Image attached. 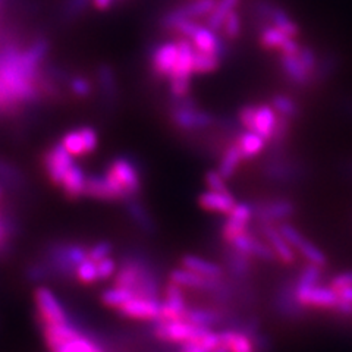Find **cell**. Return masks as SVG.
<instances>
[{
    "instance_id": "obj_1",
    "label": "cell",
    "mask_w": 352,
    "mask_h": 352,
    "mask_svg": "<svg viewBox=\"0 0 352 352\" xmlns=\"http://www.w3.org/2000/svg\"><path fill=\"white\" fill-rule=\"evenodd\" d=\"M115 285L131 289L135 296L162 300V283L157 272L154 270L148 258L140 254L126 256L118 266L115 273Z\"/></svg>"
},
{
    "instance_id": "obj_2",
    "label": "cell",
    "mask_w": 352,
    "mask_h": 352,
    "mask_svg": "<svg viewBox=\"0 0 352 352\" xmlns=\"http://www.w3.org/2000/svg\"><path fill=\"white\" fill-rule=\"evenodd\" d=\"M170 122L182 132H198L216 125V118L210 112L200 109L191 96L172 97L169 106Z\"/></svg>"
},
{
    "instance_id": "obj_3",
    "label": "cell",
    "mask_w": 352,
    "mask_h": 352,
    "mask_svg": "<svg viewBox=\"0 0 352 352\" xmlns=\"http://www.w3.org/2000/svg\"><path fill=\"white\" fill-rule=\"evenodd\" d=\"M104 173L118 186L119 191L124 194L125 201L129 198L140 197L142 179L140 166L134 159H131L129 156H118L107 164Z\"/></svg>"
},
{
    "instance_id": "obj_4",
    "label": "cell",
    "mask_w": 352,
    "mask_h": 352,
    "mask_svg": "<svg viewBox=\"0 0 352 352\" xmlns=\"http://www.w3.org/2000/svg\"><path fill=\"white\" fill-rule=\"evenodd\" d=\"M238 120L242 129L252 131L267 142L278 124V113L272 104H245L238 110Z\"/></svg>"
},
{
    "instance_id": "obj_5",
    "label": "cell",
    "mask_w": 352,
    "mask_h": 352,
    "mask_svg": "<svg viewBox=\"0 0 352 352\" xmlns=\"http://www.w3.org/2000/svg\"><path fill=\"white\" fill-rule=\"evenodd\" d=\"M207 330L208 329L195 326L186 320H175V322L157 320V322H153V326H151V333L154 339L162 340V342H166V344H176V345H184V344H191V342L198 344Z\"/></svg>"
},
{
    "instance_id": "obj_6",
    "label": "cell",
    "mask_w": 352,
    "mask_h": 352,
    "mask_svg": "<svg viewBox=\"0 0 352 352\" xmlns=\"http://www.w3.org/2000/svg\"><path fill=\"white\" fill-rule=\"evenodd\" d=\"M36 314L40 324H59L71 322L63 302L49 286H37L34 291Z\"/></svg>"
},
{
    "instance_id": "obj_7",
    "label": "cell",
    "mask_w": 352,
    "mask_h": 352,
    "mask_svg": "<svg viewBox=\"0 0 352 352\" xmlns=\"http://www.w3.org/2000/svg\"><path fill=\"white\" fill-rule=\"evenodd\" d=\"M295 285V282H294ZM295 295L298 302L305 310H320L335 311L340 301V296L335 288L330 285H314V286H295Z\"/></svg>"
},
{
    "instance_id": "obj_8",
    "label": "cell",
    "mask_w": 352,
    "mask_h": 352,
    "mask_svg": "<svg viewBox=\"0 0 352 352\" xmlns=\"http://www.w3.org/2000/svg\"><path fill=\"white\" fill-rule=\"evenodd\" d=\"M254 207V219L258 223H274L289 222L296 213V204L285 197L266 198L252 203Z\"/></svg>"
},
{
    "instance_id": "obj_9",
    "label": "cell",
    "mask_w": 352,
    "mask_h": 352,
    "mask_svg": "<svg viewBox=\"0 0 352 352\" xmlns=\"http://www.w3.org/2000/svg\"><path fill=\"white\" fill-rule=\"evenodd\" d=\"M282 235L289 242L291 247L295 250L298 256H301L307 263L316 264L323 269L327 267V257L324 252L318 248L313 241L305 238L298 228H295L289 222H282L278 225Z\"/></svg>"
},
{
    "instance_id": "obj_10",
    "label": "cell",
    "mask_w": 352,
    "mask_h": 352,
    "mask_svg": "<svg viewBox=\"0 0 352 352\" xmlns=\"http://www.w3.org/2000/svg\"><path fill=\"white\" fill-rule=\"evenodd\" d=\"M261 172L267 179L276 184H294L304 176L301 164L282 156V151L273 153V156L263 164Z\"/></svg>"
},
{
    "instance_id": "obj_11",
    "label": "cell",
    "mask_w": 352,
    "mask_h": 352,
    "mask_svg": "<svg viewBox=\"0 0 352 352\" xmlns=\"http://www.w3.org/2000/svg\"><path fill=\"white\" fill-rule=\"evenodd\" d=\"M228 245L242 252V254L251 257L252 260H258L264 263L278 261L272 247L269 245V242L261 235L252 232L251 229H248L247 232H244L242 235L236 236L232 242H229Z\"/></svg>"
},
{
    "instance_id": "obj_12",
    "label": "cell",
    "mask_w": 352,
    "mask_h": 352,
    "mask_svg": "<svg viewBox=\"0 0 352 352\" xmlns=\"http://www.w3.org/2000/svg\"><path fill=\"white\" fill-rule=\"evenodd\" d=\"M74 163L75 157L62 146V142H56V144L50 146L43 156L44 172H46L49 181L58 186L66 172L74 166Z\"/></svg>"
},
{
    "instance_id": "obj_13",
    "label": "cell",
    "mask_w": 352,
    "mask_h": 352,
    "mask_svg": "<svg viewBox=\"0 0 352 352\" xmlns=\"http://www.w3.org/2000/svg\"><path fill=\"white\" fill-rule=\"evenodd\" d=\"M162 300L144 298V296H132L122 307L118 308V313L132 320L142 322H157L160 318Z\"/></svg>"
},
{
    "instance_id": "obj_14",
    "label": "cell",
    "mask_w": 352,
    "mask_h": 352,
    "mask_svg": "<svg viewBox=\"0 0 352 352\" xmlns=\"http://www.w3.org/2000/svg\"><path fill=\"white\" fill-rule=\"evenodd\" d=\"M258 232L269 242V245L272 247L278 261L285 264V266H292L296 260V252L291 247L289 242L286 241V238L282 235L278 225L258 223Z\"/></svg>"
},
{
    "instance_id": "obj_15",
    "label": "cell",
    "mask_w": 352,
    "mask_h": 352,
    "mask_svg": "<svg viewBox=\"0 0 352 352\" xmlns=\"http://www.w3.org/2000/svg\"><path fill=\"white\" fill-rule=\"evenodd\" d=\"M273 305L279 316L289 318V320H300L307 314L305 308L296 300L294 282H285L279 286V289L274 294Z\"/></svg>"
},
{
    "instance_id": "obj_16",
    "label": "cell",
    "mask_w": 352,
    "mask_h": 352,
    "mask_svg": "<svg viewBox=\"0 0 352 352\" xmlns=\"http://www.w3.org/2000/svg\"><path fill=\"white\" fill-rule=\"evenodd\" d=\"M258 40L264 49L276 50L283 54H296L301 49V44L296 40V37L285 34L283 31L272 24L260 30Z\"/></svg>"
},
{
    "instance_id": "obj_17",
    "label": "cell",
    "mask_w": 352,
    "mask_h": 352,
    "mask_svg": "<svg viewBox=\"0 0 352 352\" xmlns=\"http://www.w3.org/2000/svg\"><path fill=\"white\" fill-rule=\"evenodd\" d=\"M279 68L285 80L296 88H307L313 84V74L305 68L298 54L279 53Z\"/></svg>"
},
{
    "instance_id": "obj_18",
    "label": "cell",
    "mask_w": 352,
    "mask_h": 352,
    "mask_svg": "<svg viewBox=\"0 0 352 352\" xmlns=\"http://www.w3.org/2000/svg\"><path fill=\"white\" fill-rule=\"evenodd\" d=\"M191 43L194 44L195 50L206 52V53H213L220 59H225L229 53V46H228V40L220 34V32L213 31L212 28H208L206 24L198 27L195 31V34L191 38Z\"/></svg>"
},
{
    "instance_id": "obj_19",
    "label": "cell",
    "mask_w": 352,
    "mask_h": 352,
    "mask_svg": "<svg viewBox=\"0 0 352 352\" xmlns=\"http://www.w3.org/2000/svg\"><path fill=\"white\" fill-rule=\"evenodd\" d=\"M176 58H178V43L176 41H164L153 47L150 63L153 74L159 78H169L172 74Z\"/></svg>"
},
{
    "instance_id": "obj_20",
    "label": "cell",
    "mask_w": 352,
    "mask_h": 352,
    "mask_svg": "<svg viewBox=\"0 0 352 352\" xmlns=\"http://www.w3.org/2000/svg\"><path fill=\"white\" fill-rule=\"evenodd\" d=\"M85 197L100 201H125L124 194L107 178V175H87Z\"/></svg>"
},
{
    "instance_id": "obj_21",
    "label": "cell",
    "mask_w": 352,
    "mask_h": 352,
    "mask_svg": "<svg viewBox=\"0 0 352 352\" xmlns=\"http://www.w3.org/2000/svg\"><path fill=\"white\" fill-rule=\"evenodd\" d=\"M223 261H225V270L229 272L235 282H247V279L252 273V260L251 257L242 254L230 245L225 244L223 247Z\"/></svg>"
},
{
    "instance_id": "obj_22",
    "label": "cell",
    "mask_w": 352,
    "mask_h": 352,
    "mask_svg": "<svg viewBox=\"0 0 352 352\" xmlns=\"http://www.w3.org/2000/svg\"><path fill=\"white\" fill-rule=\"evenodd\" d=\"M235 197L230 191H212L208 190L198 197V204L206 212L217 213V214H229L232 208L236 206Z\"/></svg>"
},
{
    "instance_id": "obj_23",
    "label": "cell",
    "mask_w": 352,
    "mask_h": 352,
    "mask_svg": "<svg viewBox=\"0 0 352 352\" xmlns=\"http://www.w3.org/2000/svg\"><path fill=\"white\" fill-rule=\"evenodd\" d=\"M176 43H178V58H176L175 68L169 75V78L191 80L194 75V54H195L194 44L191 43V40L184 38V37L176 40Z\"/></svg>"
},
{
    "instance_id": "obj_24",
    "label": "cell",
    "mask_w": 352,
    "mask_h": 352,
    "mask_svg": "<svg viewBox=\"0 0 352 352\" xmlns=\"http://www.w3.org/2000/svg\"><path fill=\"white\" fill-rule=\"evenodd\" d=\"M85 184H87L85 170L80 166V164L74 163V166L66 172V175L62 178L59 186L69 200H78V198L85 197Z\"/></svg>"
},
{
    "instance_id": "obj_25",
    "label": "cell",
    "mask_w": 352,
    "mask_h": 352,
    "mask_svg": "<svg viewBox=\"0 0 352 352\" xmlns=\"http://www.w3.org/2000/svg\"><path fill=\"white\" fill-rule=\"evenodd\" d=\"M220 342L228 346L229 352H256V344L252 338L239 329L226 327L219 332Z\"/></svg>"
},
{
    "instance_id": "obj_26",
    "label": "cell",
    "mask_w": 352,
    "mask_h": 352,
    "mask_svg": "<svg viewBox=\"0 0 352 352\" xmlns=\"http://www.w3.org/2000/svg\"><path fill=\"white\" fill-rule=\"evenodd\" d=\"M125 206L131 220L142 230V232L147 235L156 234V222H154V219L147 210V207L140 201V197L129 198V200L125 201Z\"/></svg>"
},
{
    "instance_id": "obj_27",
    "label": "cell",
    "mask_w": 352,
    "mask_h": 352,
    "mask_svg": "<svg viewBox=\"0 0 352 352\" xmlns=\"http://www.w3.org/2000/svg\"><path fill=\"white\" fill-rule=\"evenodd\" d=\"M181 266L188 269V270H192L198 274H203V276H207V278H225L226 276L225 267H222L220 264H217L214 261L203 258L200 256L185 254L181 258Z\"/></svg>"
},
{
    "instance_id": "obj_28",
    "label": "cell",
    "mask_w": 352,
    "mask_h": 352,
    "mask_svg": "<svg viewBox=\"0 0 352 352\" xmlns=\"http://www.w3.org/2000/svg\"><path fill=\"white\" fill-rule=\"evenodd\" d=\"M235 142L244 160H252L258 157L267 146V141L261 135L247 129L239 132L235 138Z\"/></svg>"
},
{
    "instance_id": "obj_29",
    "label": "cell",
    "mask_w": 352,
    "mask_h": 352,
    "mask_svg": "<svg viewBox=\"0 0 352 352\" xmlns=\"http://www.w3.org/2000/svg\"><path fill=\"white\" fill-rule=\"evenodd\" d=\"M242 162H244V157H242V154L236 146L235 140L228 144L222 153H220V159H219V166L217 170L219 173L223 176L225 179H230L234 178L235 173L238 172V169L241 168Z\"/></svg>"
},
{
    "instance_id": "obj_30",
    "label": "cell",
    "mask_w": 352,
    "mask_h": 352,
    "mask_svg": "<svg viewBox=\"0 0 352 352\" xmlns=\"http://www.w3.org/2000/svg\"><path fill=\"white\" fill-rule=\"evenodd\" d=\"M97 85L107 104H115L118 100L116 74L109 65H100L97 69Z\"/></svg>"
},
{
    "instance_id": "obj_31",
    "label": "cell",
    "mask_w": 352,
    "mask_h": 352,
    "mask_svg": "<svg viewBox=\"0 0 352 352\" xmlns=\"http://www.w3.org/2000/svg\"><path fill=\"white\" fill-rule=\"evenodd\" d=\"M56 349H62L63 352H106L102 342H98L94 336L85 333L84 330H80L78 335H75L71 340Z\"/></svg>"
},
{
    "instance_id": "obj_32",
    "label": "cell",
    "mask_w": 352,
    "mask_h": 352,
    "mask_svg": "<svg viewBox=\"0 0 352 352\" xmlns=\"http://www.w3.org/2000/svg\"><path fill=\"white\" fill-rule=\"evenodd\" d=\"M269 24L274 25L283 31L285 34L291 37H298L300 36V27L296 24V21L289 15L288 10H285L279 5H272L270 8V15H269Z\"/></svg>"
},
{
    "instance_id": "obj_33",
    "label": "cell",
    "mask_w": 352,
    "mask_h": 352,
    "mask_svg": "<svg viewBox=\"0 0 352 352\" xmlns=\"http://www.w3.org/2000/svg\"><path fill=\"white\" fill-rule=\"evenodd\" d=\"M239 3L241 0H216V5L212 10V14L204 19V24L216 32H222L225 18L228 16L230 10L236 9Z\"/></svg>"
},
{
    "instance_id": "obj_34",
    "label": "cell",
    "mask_w": 352,
    "mask_h": 352,
    "mask_svg": "<svg viewBox=\"0 0 352 352\" xmlns=\"http://www.w3.org/2000/svg\"><path fill=\"white\" fill-rule=\"evenodd\" d=\"M272 107L276 110V113L288 119H296L300 116V106L295 102V98L288 94H274L270 100Z\"/></svg>"
},
{
    "instance_id": "obj_35",
    "label": "cell",
    "mask_w": 352,
    "mask_h": 352,
    "mask_svg": "<svg viewBox=\"0 0 352 352\" xmlns=\"http://www.w3.org/2000/svg\"><path fill=\"white\" fill-rule=\"evenodd\" d=\"M132 296H135V294L132 292L131 289L124 288V286L113 285L112 288H107L102 292L100 300L106 307L115 308V310H118L119 307H122L126 301H129Z\"/></svg>"
},
{
    "instance_id": "obj_36",
    "label": "cell",
    "mask_w": 352,
    "mask_h": 352,
    "mask_svg": "<svg viewBox=\"0 0 352 352\" xmlns=\"http://www.w3.org/2000/svg\"><path fill=\"white\" fill-rule=\"evenodd\" d=\"M220 65H222V59L213 53H206L195 50L194 54V75H207L216 72Z\"/></svg>"
},
{
    "instance_id": "obj_37",
    "label": "cell",
    "mask_w": 352,
    "mask_h": 352,
    "mask_svg": "<svg viewBox=\"0 0 352 352\" xmlns=\"http://www.w3.org/2000/svg\"><path fill=\"white\" fill-rule=\"evenodd\" d=\"M62 146L68 150L69 154H72L74 157H81L87 156V147H85V141L81 128L78 129H72L62 137Z\"/></svg>"
},
{
    "instance_id": "obj_38",
    "label": "cell",
    "mask_w": 352,
    "mask_h": 352,
    "mask_svg": "<svg viewBox=\"0 0 352 352\" xmlns=\"http://www.w3.org/2000/svg\"><path fill=\"white\" fill-rule=\"evenodd\" d=\"M216 5V0H191L188 3H184L182 10L185 16L188 19H206L212 14V10Z\"/></svg>"
},
{
    "instance_id": "obj_39",
    "label": "cell",
    "mask_w": 352,
    "mask_h": 352,
    "mask_svg": "<svg viewBox=\"0 0 352 352\" xmlns=\"http://www.w3.org/2000/svg\"><path fill=\"white\" fill-rule=\"evenodd\" d=\"M250 223L242 222V220H238L232 216H226L225 222L220 226V235H222L225 244H229V242H232L236 236L247 232Z\"/></svg>"
},
{
    "instance_id": "obj_40",
    "label": "cell",
    "mask_w": 352,
    "mask_h": 352,
    "mask_svg": "<svg viewBox=\"0 0 352 352\" xmlns=\"http://www.w3.org/2000/svg\"><path fill=\"white\" fill-rule=\"evenodd\" d=\"M338 69V58L335 54L326 53L317 62V68L314 72V85L318 82L327 81L330 76H332Z\"/></svg>"
},
{
    "instance_id": "obj_41",
    "label": "cell",
    "mask_w": 352,
    "mask_h": 352,
    "mask_svg": "<svg viewBox=\"0 0 352 352\" xmlns=\"http://www.w3.org/2000/svg\"><path fill=\"white\" fill-rule=\"evenodd\" d=\"M74 280L80 282L82 285H93V283L98 282L97 263L88 257L84 261H81L75 269Z\"/></svg>"
},
{
    "instance_id": "obj_42",
    "label": "cell",
    "mask_w": 352,
    "mask_h": 352,
    "mask_svg": "<svg viewBox=\"0 0 352 352\" xmlns=\"http://www.w3.org/2000/svg\"><path fill=\"white\" fill-rule=\"evenodd\" d=\"M5 191H6L5 185L0 184V251H2L5 247H8L10 238H12V230H14L12 217L2 210Z\"/></svg>"
},
{
    "instance_id": "obj_43",
    "label": "cell",
    "mask_w": 352,
    "mask_h": 352,
    "mask_svg": "<svg viewBox=\"0 0 352 352\" xmlns=\"http://www.w3.org/2000/svg\"><path fill=\"white\" fill-rule=\"evenodd\" d=\"M241 32H242V19L238 10L234 9L230 10L228 16L225 18L222 32H220V34H222L228 41H234L239 38Z\"/></svg>"
},
{
    "instance_id": "obj_44",
    "label": "cell",
    "mask_w": 352,
    "mask_h": 352,
    "mask_svg": "<svg viewBox=\"0 0 352 352\" xmlns=\"http://www.w3.org/2000/svg\"><path fill=\"white\" fill-rule=\"evenodd\" d=\"M68 87H69L71 93L75 97H78V98L90 97L93 94V91H94L93 82L88 80V78H85V76H80V75H76V76H72V78H69L68 80Z\"/></svg>"
},
{
    "instance_id": "obj_45",
    "label": "cell",
    "mask_w": 352,
    "mask_h": 352,
    "mask_svg": "<svg viewBox=\"0 0 352 352\" xmlns=\"http://www.w3.org/2000/svg\"><path fill=\"white\" fill-rule=\"evenodd\" d=\"M22 181L19 170L9 162L0 159V184L2 185H18Z\"/></svg>"
},
{
    "instance_id": "obj_46",
    "label": "cell",
    "mask_w": 352,
    "mask_h": 352,
    "mask_svg": "<svg viewBox=\"0 0 352 352\" xmlns=\"http://www.w3.org/2000/svg\"><path fill=\"white\" fill-rule=\"evenodd\" d=\"M113 252V245L107 241H98L91 247L87 248V257L94 261H100L106 257H110Z\"/></svg>"
},
{
    "instance_id": "obj_47",
    "label": "cell",
    "mask_w": 352,
    "mask_h": 352,
    "mask_svg": "<svg viewBox=\"0 0 352 352\" xmlns=\"http://www.w3.org/2000/svg\"><path fill=\"white\" fill-rule=\"evenodd\" d=\"M97 263V273H98V282L102 280H107L112 276H115V273L118 270V261L110 256V257H106L100 261H96Z\"/></svg>"
},
{
    "instance_id": "obj_48",
    "label": "cell",
    "mask_w": 352,
    "mask_h": 352,
    "mask_svg": "<svg viewBox=\"0 0 352 352\" xmlns=\"http://www.w3.org/2000/svg\"><path fill=\"white\" fill-rule=\"evenodd\" d=\"M90 3H93L91 0H66L63 6V15L68 19L78 18Z\"/></svg>"
},
{
    "instance_id": "obj_49",
    "label": "cell",
    "mask_w": 352,
    "mask_h": 352,
    "mask_svg": "<svg viewBox=\"0 0 352 352\" xmlns=\"http://www.w3.org/2000/svg\"><path fill=\"white\" fill-rule=\"evenodd\" d=\"M206 185L208 190L212 191H229V185H228V179H225L222 175L219 173V170H208L206 173Z\"/></svg>"
},
{
    "instance_id": "obj_50",
    "label": "cell",
    "mask_w": 352,
    "mask_h": 352,
    "mask_svg": "<svg viewBox=\"0 0 352 352\" xmlns=\"http://www.w3.org/2000/svg\"><path fill=\"white\" fill-rule=\"evenodd\" d=\"M170 97H185L191 93V80L188 78H169Z\"/></svg>"
},
{
    "instance_id": "obj_51",
    "label": "cell",
    "mask_w": 352,
    "mask_h": 352,
    "mask_svg": "<svg viewBox=\"0 0 352 352\" xmlns=\"http://www.w3.org/2000/svg\"><path fill=\"white\" fill-rule=\"evenodd\" d=\"M296 54H298L300 59L305 65V68L313 74V84H314V72H316L317 62H318L316 50L313 47H310V46H301L300 52L296 53Z\"/></svg>"
},
{
    "instance_id": "obj_52",
    "label": "cell",
    "mask_w": 352,
    "mask_h": 352,
    "mask_svg": "<svg viewBox=\"0 0 352 352\" xmlns=\"http://www.w3.org/2000/svg\"><path fill=\"white\" fill-rule=\"evenodd\" d=\"M329 285L332 286V288H335L336 291L342 289V288H348V286H352V270L338 273L336 276L330 279Z\"/></svg>"
},
{
    "instance_id": "obj_53",
    "label": "cell",
    "mask_w": 352,
    "mask_h": 352,
    "mask_svg": "<svg viewBox=\"0 0 352 352\" xmlns=\"http://www.w3.org/2000/svg\"><path fill=\"white\" fill-rule=\"evenodd\" d=\"M181 352H208V351H206L200 344L191 342V344L181 345Z\"/></svg>"
},
{
    "instance_id": "obj_54",
    "label": "cell",
    "mask_w": 352,
    "mask_h": 352,
    "mask_svg": "<svg viewBox=\"0 0 352 352\" xmlns=\"http://www.w3.org/2000/svg\"><path fill=\"white\" fill-rule=\"evenodd\" d=\"M91 2H93L96 9L106 10V9H109L110 6H112L116 2V0H91Z\"/></svg>"
},
{
    "instance_id": "obj_55",
    "label": "cell",
    "mask_w": 352,
    "mask_h": 352,
    "mask_svg": "<svg viewBox=\"0 0 352 352\" xmlns=\"http://www.w3.org/2000/svg\"><path fill=\"white\" fill-rule=\"evenodd\" d=\"M208 352H229V349H228V346H226V345L220 344V345H217L216 348H213L212 351H208Z\"/></svg>"
},
{
    "instance_id": "obj_56",
    "label": "cell",
    "mask_w": 352,
    "mask_h": 352,
    "mask_svg": "<svg viewBox=\"0 0 352 352\" xmlns=\"http://www.w3.org/2000/svg\"><path fill=\"white\" fill-rule=\"evenodd\" d=\"M348 175L352 178V162H351V164H348Z\"/></svg>"
},
{
    "instance_id": "obj_57",
    "label": "cell",
    "mask_w": 352,
    "mask_h": 352,
    "mask_svg": "<svg viewBox=\"0 0 352 352\" xmlns=\"http://www.w3.org/2000/svg\"><path fill=\"white\" fill-rule=\"evenodd\" d=\"M346 107H348V110H349V112L352 113V100H351V102L348 103V106H346Z\"/></svg>"
}]
</instances>
